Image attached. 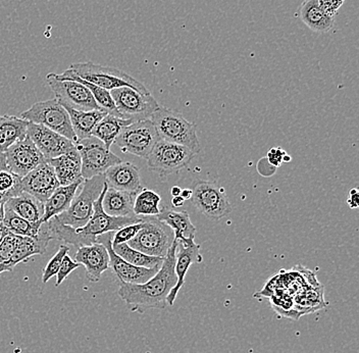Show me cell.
Segmentation results:
<instances>
[{"instance_id": "1", "label": "cell", "mask_w": 359, "mask_h": 353, "mask_svg": "<svg viewBox=\"0 0 359 353\" xmlns=\"http://www.w3.org/2000/svg\"><path fill=\"white\" fill-rule=\"evenodd\" d=\"M177 247L178 242L174 240L161 269L147 282L143 284H129L120 281L118 296L131 312L144 314L148 309H165L168 294L177 284L175 273Z\"/></svg>"}, {"instance_id": "2", "label": "cell", "mask_w": 359, "mask_h": 353, "mask_svg": "<svg viewBox=\"0 0 359 353\" xmlns=\"http://www.w3.org/2000/svg\"><path fill=\"white\" fill-rule=\"evenodd\" d=\"M107 185L105 183L104 188L101 192L100 197L94 204V213L91 219L82 228L73 229L69 226L60 224L55 219L49 220V231H50L53 239L60 240L74 245L76 247L85 246V245H91L97 242L98 236L102 234L116 232L120 230L123 227L128 225L136 224L142 221L141 218L133 217H111V215L105 213L102 208V199L107 190Z\"/></svg>"}, {"instance_id": "3", "label": "cell", "mask_w": 359, "mask_h": 353, "mask_svg": "<svg viewBox=\"0 0 359 353\" xmlns=\"http://www.w3.org/2000/svg\"><path fill=\"white\" fill-rule=\"evenodd\" d=\"M150 120L163 140L185 146L196 154L201 152L196 125L186 120L181 112L161 105Z\"/></svg>"}, {"instance_id": "4", "label": "cell", "mask_w": 359, "mask_h": 353, "mask_svg": "<svg viewBox=\"0 0 359 353\" xmlns=\"http://www.w3.org/2000/svg\"><path fill=\"white\" fill-rule=\"evenodd\" d=\"M104 186L103 175L84 180L69 208L53 219L73 229L82 228L91 219L94 213V204L100 197Z\"/></svg>"}, {"instance_id": "5", "label": "cell", "mask_w": 359, "mask_h": 353, "mask_svg": "<svg viewBox=\"0 0 359 353\" xmlns=\"http://www.w3.org/2000/svg\"><path fill=\"white\" fill-rule=\"evenodd\" d=\"M69 69L73 75L107 91L121 87H130L142 94L150 93L142 83L116 67L100 66L88 62L71 65Z\"/></svg>"}, {"instance_id": "6", "label": "cell", "mask_w": 359, "mask_h": 353, "mask_svg": "<svg viewBox=\"0 0 359 353\" xmlns=\"http://www.w3.org/2000/svg\"><path fill=\"white\" fill-rule=\"evenodd\" d=\"M20 116L29 123L38 124L53 130L73 143L78 141L69 114L56 98L36 102L30 109L21 112Z\"/></svg>"}, {"instance_id": "7", "label": "cell", "mask_w": 359, "mask_h": 353, "mask_svg": "<svg viewBox=\"0 0 359 353\" xmlns=\"http://www.w3.org/2000/svg\"><path fill=\"white\" fill-rule=\"evenodd\" d=\"M142 229L128 244L147 255L165 258L175 240L172 229L156 217L142 218Z\"/></svg>"}, {"instance_id": "8", "label": "cell", "mask_w": 359, "mask_h": 353, "mask_svg": "<svg viewBox=\"0 0 359 353\" xmlns=\"http://www.w3.org/2000/svg\"><path fill=\"white\" fill-rule=\"evenodd\" d=\"M161 140L156 126L150 119L134 121L126 126L116 137L114 144L123 154L136 155L147 159L156 143Z\"/></svg>"}, {"instance_id": "9", "label": "cell", "mask_w": 359, "mask_h": 353, "mask_svg": "<svg viewBox=\"0 0 359 353\" xmlns=\"http://www.w3.org/2000/svg\"><path fill=\"white\" fill-rule=\"evenodd\" d=\"M82 161V177L91 179L104 174L109 168L122 163V159L94 136L75 143Z\"/></svg>"}, {"instance_id": "10", "label": "cell", "mask_w": 359, "mask_h": 353, "mask_svg": "<svg viewBox=\"0 0 359 353\" xmlns=\"http://www.w3.org/2000/svg\"><path fill=\"white\" fill-rule=\"evenodd\" d=\"M193 206L202 215L212 221H219L232 211V206L224 194L223 187L215 182L197 180L192 184Z\"/></svg>"}, {"instance_id": "11", "label": "cell", "mask_w": 359, "mask_h": 353, "mask_svg": "<svg viewBox=\"0 0 359 353\" xmlns=\"http://www.w3.org/2000/svg\"><path fill=\"white\" fill-rule=\"evenodd\" d=\"M195 156L189 148L161 139L147 157V165L161 177H167L187 168Z\"/></svg>"}, {"instance_id": "12", "label": "cell", "mask_w": 359, "mask_h": 353, "mask_svg": "<svg viewBox=\"0 0 359 353\" xmlns=\"http://www.w3.org/2000/svg\"><path fill=\"white\" fill-rule=\"evenodd\" d=\"M109 93L121 118L133 123L151 118L161 107L151 94H142L130 87L111 90Z\"/></svg>"}, {"instance_id": "13", "label": "cell", "mask_w": 359, "mask_h": 353, "mask_svg": "<svg viewBox=\"0 0 359 353\" xmlns=\"http://www.w3.org/2000/svg\"><path fill=\"white\" fill-rule=\"evenodd\" d=\"M46 82L62 107H71L77 111H101L90 90L81 83L72 80H58L53 76V73L46 76Z\"/></svg>"}, {"instance_id": "14", "label": "cell", "mask_w": 359, "mask_h": 353, "mask_svg": "<svg viewBox=\"0 0 359 353\" xmlns=\"http://www.w3.org/2000/svg\"><path fill=\"white\" fill-rule=\"evenodd\" d=\"M6 168L19 177H25L34 168L44 163L45 159L41 152L27 135L26 138L13 144L6 152Z\"/></svg>"}, {"instance_id": "15", "label": "cell", "mask_w": 359, "mask_h": 353, "mask_svg": "<svg viewBox=\"0 0 359 353\" xmlns=\"http://www.w3.org/2000/svg\"><path fill=\"white\" fill-rule=\"evenodd\" d=\"M112 234H102L98 236L97 243L104 245L109 251V267L118 277V281L129 284H143L156 275L159 269H147V267H136L123 260L120 255L114 253L112 248Z\"/></svg>"}, {"instance_id": "16", "label": "cell", "mask_w": 359, "mask_h": 353, "mask_svg": "<svg viewBox=\"0 0 359 353\" xmlns=\"http://www.w3.org/2000/svg\"><path fill=\"white\" fill-rule=\"evenodd\" d=\"M27 135L43 155L45 161L60 156L76 147L75 143L66 137L38 124L29 123Z\"/></svg>"}, {"instance_id": "17", "label": "cell", "mask_w": 359, "mask_h": 353, "mask_svg": "<svg viewBox=\"0 0 359 353\" xmlns=\"http://www.w3.org/2000/svg\"><path fill=\"white\" fill-rule=\"evenodd\" d=\"M60 184L53 166L46 161L22 178V192L29 193L45 204Z\"/></svg>"}, {"instance_id": "18", "label": "cell", "mask_w": 359, "mask_h": 353, "mask_svg": "<svg viewBox=\"0 0 359 353\" xmlns=\"http://www.w3.org/2000/svg\"><path fill=\"white\" fill-rule=\"evenodd\" d=\"M177 242H178V247H177L176 265H175L177 284L170 290L167 298V303L170 307L174 305L177 295L185 283L186 275H187L191 265L201 264L203 262V256L201 253V245L196 244L195 240Z\"/></svg>"}, {"instance_id": "19", "label": "cell", "mask_w": 359, "mask_h": 353, "mask_svg": "<svg viewBox=\"0 0 359 353\" xmlns=\"http://www.w3.org/2000/svg\"><path fill=\"white\" fill-rule=\"evenodd\" d=\"M75 262L84 265L86 278L90 282L97 283L101 276L109 269V255L107 247L101 243L79 247Z\"/></svg>"}, {"instance_id": "20", "label": "cell", "mask_w": 359, "mask_h": 353, "mask_svg": "<svg viewBox=\"0 0 359 353\" xmlns=\"http://www.w3.org/2000/svg\"><path fill=\"white\" fill-rule=\"evenodd\" d=\"M105 183L116 190L140 192L142 190L140 170L132 163H122L111 166L103 174Z\"/></svg>"}, {"instance_id": "21", "label": "cell", "mask_w": 359, "mask_h": 353, "mask_svg": "<svg viewBox=\"0 0 359 353\" xmlns=\"http://www.w3.org/2000/svg\"><path fill=\"white\" fill-rule=\"evenodd\" d=\"M46 161L55 170L60 186L69 185L83 179L82 161L76 147L67 154Z\"/></svg>"}, {"instance_id": "22", "label": "cell", "mask_w": 359, "mask_h": 353, "mask_svg": "<svg viewBox=\"0 0 359 353\" xmlns=\"http://www.w3.org/2000/svg\"><path fill=\"white\" fill-rule=\"evenodd\" d=\"M139 192L116 190L107 186L102 199V208L111 217H133L135 199Z\"/></svg>"}, {"instance_id": "23", "label": "cell", "mask_w": 359, "mask_h": 353, "mask_svg": "<svg viewBox=\"0 0 359 353\" xmlns=\"http://www.w3.org/2000/svg\"><path fill=\"white\" fill-rule=\"evenodd\" d=\"M84 179L79 180L69 185L60 186L55 192L50 195L44 204V215L41 222H48L53 218L57 217L60 213L66 211L71 206L74 197H76L79 189L82 186Z\"/></svg>"}, {"instance_id": "24", "label": "cell", "mask_w": 359, "mask_h": 353, "mask_svg": "<svg viewBox=\"0 0 359 353\" xmlns=\"http://www.w3.org/2000/svg\"><path fill=\"white\" fill-rule=\"evenodd\" d=\"M159 221L167 224L172 232L176 241L195 240L196 228L191 222L189 213L187 211H170L161 208L159 215H156Z\"/></svg>"}, {"instance_id": "25", "label": "cell", "mask_w": 359, "mask_h": 353, "mask_svg": "<svg viewBox=\"0 0 359 353\" xmlns=\"http://www.w3.org/2000/svg\"><path fill=\"white\" fill-rule=\"evenodd\" d=\"M302 21L313 32H329L335 19L330 17L318 4V0H305L298 11Z\"/></svg>"}, {"instance_id": "26", "label": "cell", "mask_w": 359, "mask_h": 353, "mask_svg": "<svg viewBox=\"0 0 359 353\" xmlns=\"http://www.w3.org/2000/svg\"><path fill=\"white\" fill-rule=\"evenodd\" d=\"M4 208L31 222H41L44 215V204L27 192L6 200Z\"/></svg>"}, {"instance_id": "27", "label": "cell", "mask_w": 359, "mask_h": 353, "mask_svg": "<svg viewBox=\"0 0 359 353\" xmlns=\"http://www.w3.org/2000/svg\"><path fill=\"white\" fill-rule=\"evenodd\" d=\"M29 121L15 116H0V152L26 138Z\"/></svg>"}, {"instance_id": "28", "label": "cell", "mask_w": 359, "mask_h": 353, "mask_svg": "<svg viewBox=\"0 0 359 353\" xmlns=\"http://www.w3.org/2000/svg\"><path fill=\"white\" fill-rule=\"evenodd\" d=\"M47 247H48V244H45L44 242L40 241V240L20 236L15 253L6 264L0 267V274L4 273V272L13 271L15 265L21 264V262H28L33 256L41 255V254L46 253Z\"/></svg>"}, {"instance_id": "29", "label": "cell", "mask_w": 359, "mask_h": 353, "mask_svg": "<svg viewBox=\"0 0 359 353\" xmlns=\"http://www.w3.org/2000/svg\"><path fill=\"white\" fill-rule=\"evenodd\" d=\"M69 114L72 127L77 136L78 141L92 136V131L105 116L107 112L102 111H77L71 107H64Z\"/></svg>"}, {"instance_id": "30", "label": "cell", "mask_w": 359, "mask_h": 353, "mask_svg": "<svg viewBox=\"0 0 359 353\" xmlns=\"http://www.w3.org/2000/svg\"><path fill=\"white\" fill-rule=\"evenodd\" d=\"M132 123L133 121L107 114L94 128L92 136L100 139L101 142L111 149L112 144H114L116 137L120 135L123 128Z\"/></svg>"}, {"instance_id": "31", "label": "cell", "mask_w": 359, "mask_h": 353, "mask_svg": "<svg viewBox=\"0 0 359 353\" xmlns=\"http://www.w3.org/2000/svg\"><path fill=\"white\" fill-rule=\"evenodd\" d=\"M4 224L8 232L18 236L38 239L42 222H31L18 215L13 211L4 208Z\"/></svg>"}, {"instance_id": "32", "label": "cell", "mask_w": 359, "mask_h": 353, "mask_svg": "<svg viewBox=\"0 0 359 353\" xmlns=\"http://www.w3.org/2000/svg\"><path fill=\"white\" fill-rule=\"evenodd\" d=\"M114 253L120 255L123 260L129 264L136 265V267H147V269H161L165 258H158V256H150L147 254L141 253L129 246L128 243L114 245L112 246Z\"/></svg>"}, {"instance_id": "33", "label": "cell", "mask_w": 359, "mask_h": 353, "mask_svg": "<svg viewBox=\"0 0 359 353\" xmlns=\"http://www.w3.org/2000/svg\"><path fill=\"white\" fill-rule=\"evenodd\" d=\"M161 197L156 191L142 188L135 199L133 213L137 217H156L161 213Z\"/></svg>"}, {"instance_id": "34", "label": "cell", "mask_w": 359, "mask_h": 353, "mask_svg": "<svg viewBox=\"0 0 359 353\" xmlns=\"http://www.w3.org/2000/svg\"><path fill=\"white\" fill-rule=\"evenodd\" d=\"M22 192V178L11 171L0 170V200L6 202Z\"/></svg>"}, {"instance_id": "35", "label": "cell", "mask_w": 359, "mask_h": 353, "mask_svg": "<svg viewBox=\"0 0 359 353\" xmlns=\"http://www.w3.org/2000/svg\"><path fill=\"white\" fill-rule=\"evenodd\" d=\"M69 246H67V245H60L57 253L49 260L48 264L45 265L43 274H42V282L47 283L51 278L56 276L60 265H62V260H64L65 256L69 253Z\"/></svg>"}, {"instance_id": "36", "label": "cell", "mask_w": 359, "mask_h": 353, "mask_svg": "<svg viewBox=\"0 0 359 353\" xmlns=\"http://www.w3.org/2000/svg\"><path fill=\"white\" fill-rule=\"evenodd\" d=\"M142 227L143 221H141L136 222V224L128 225V226L121 228L120 230L116 231V232H114V235H112V246L131 241L135 236L138 234L139 231L142 229Z\"/></svg>"}, {"instance_id": "37", "label": "cell", "mask_w": 359, "mask_h": 353, "mask_svg": "<svg viewBox=\"0 0 359 353\" xmlns=\"http://www.w3.org/2000/svg\"><path fill=\"white\" fill-rule=\"evenodd\" d=\"M80 264L69 258V255L65 256L62 260V265H60V269H58L57 274H56V282L55 286L58 287L64 283L67 277L71 275L76 269L80 267Z\"/></svg>"}, {"instance_id": "38", "label": "cell", "mask_w": 359, "mask_h": 353, "mask_svg": "<svg viewBox=\"0 0 359 353\" xmlns=\"http://www.w3.org/2000/svg\"><path fill=\"white\" fill-rule=\"evenodd\" d=\"M344 2L345 0H318V4L325 11V13L333 18L335 17Z\"/></svg>"}, {"instance_id": "39", "label": "cell", "mask_w": 359, "mask_h": 353, "mask_svg": "<svg viewBox=\"0 0 359 353\" xmlns=\"http://www.w3.org/2000/svg\"><path fill=\"white\" fill-rule=\"evenodd\" d=\"M286 154V152L283 150L282 148H271L268 154L269 164L276 166V168H278V166H280V164L283 163V159H284V156Z\"/></svg>"}, {"instance_id": "40", "label": "cell", "mask_w": 359, "mask_h": 353, "mask_svg": "<svg viewBox=\"0 0 359 353\" xmlns=\"http://www.w3.org/2000/svg\"><path fill=\"white\" fill-rule=\"evenodd\" d=\"M348 206L352 210H356L359 206V194L358 189H352L349 192V199L347 200Z\"/></svg>"}, {"instance_id": "41", "label": "cell", "mask_w": 359, "mask_h": 353, "mask_svg": "<svg viewBox=\"0 0 359 353\" xmlns=\"http://www.w3.org/2000/svg\"><path fill=\"white\" fill-rule=\"evenodd\" d=\"M184 204H185V200L182 199L181 197H174L172 199V204L174 208H181V206H184Z\"/></svg>"}, {"instance_id": "42", "label": "cell", "mask_w": 359, "mask_h": 353, "mask_svg": "<svg viewBox=\"0 0 359 353\" xmlns=\"http://www.w3.org/2000/svg\"><path fill=\"white\" fill-rule=\"evenodd\" d=\"M192 194V189L186 188L181 191V194H180V197H181L182 199L186 201V200L191 199Z\"/></svg>"}, {"instance_id": "43", "label": "cell", "mask_w": 359, "mask_h": 353, "mask_svg": "<svg viewBox=\"0 0 359 353\" xmlns=\"http://www.w3.org/2000/svg\"><path fill=\"white\" fill-rule=\"evenodd\" d=\"M8 233L10 232H8V229L4 226V220H1V221H0V243H1L4 238L6 237Z\"/></svg>"}, {"instance_id": "44", "label": "cell", "mask_w": 359, "mask_h": 353, "mask_svg": "<svg viewBox=\"0 0 359 353\" xmlns=\"http://www.w3.org/2000/svg\"><path fill=\"white\" fill-rule=\"evenodd\" d=\"M0 170H8L6 164V156L4 152H0Z\"/></svg>"}, {"instance_id": "45", "label": "cell", "mask_w": 359, "mask_h": 353, "mask_svg": "<svg viewBox=\"0 0 359 353\" xmlns=\"http://www.w3.org/2000/svg\"><path fill=\"white\" fill-rule=\"evenodd\" d=\"M182 189L179 187V186H174V187H172L170 189V194H172V197H179L180 194H181Z\"/></svg>"}, {"instance_id": "46", "label": "cell", "mask_w": 359, "mask_h": 353, "mask_svg": "<svg viewBox=\"0 0 359 353\" xmlns=\"http://www.w3.org/2000/svg\"><path fill=\"white\" fill-rule=\"evenodd\" d=\"M4 202L0 201V221L4 220Z\"/></svg>"}, {"instance_id": "47", "label": "cell", "mask_w": 359, "mask_h": 353, "mask_svg": "<svg viewBox=\"0 0 359 353\" xmlns=\"http://www.w3.org/2000/svg\"><path fill=\"white\" fill-rule=\"evenodd\" d=\"M291 161V157L288 156V155H285L284 159H283V161H286V163H289Z\"/></svg>"}, {"instance_id": "48", "label": "cell", "mask_w": 359, "mask_h": 353, "mask_svg": "<svg viewBox=\"0 0 359 353\" xmlns=\"http://www.w3.org/2000/svg\"><path fill=\"white\" fill-rule=\"evenodd\" d=\"M0 201H1V200H0Z\"/></svg>"}]
</instances>
